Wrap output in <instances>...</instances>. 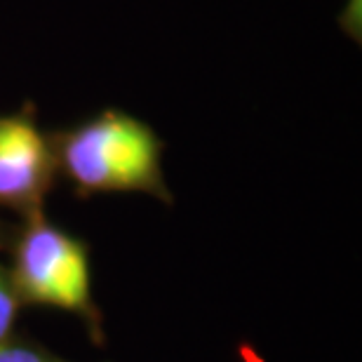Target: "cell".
Returning a JSON list of instances; mask_svg holds the SVG:
<instances>
[{
	"label": "cell",
	"mask_w": 362,
	"mask_h": 362,
	"mask_svg": "<svg viewBox=\"0 0 362 362\" xmlns=\"http://www.w3.org/2000/svg\"><path fill=\"white\" fill-rule=\"evenodd\" d=\"M57 170L52 139L28 111L0 115V205L24 212L42 207Z\"/></svg>",
	"instance_id": "obj_3"
},
{
	"label": "cell",
	"mask_w": 362,
	"mask_h": 362,
	"mask_svg": "<svg viewBox=\"0 0 362 362\" xmlns=\"http://www.w3.org/2000/svg\"><path fill=\"white\" fill-rule=\"evenodd\" d=\"M17 308H19V294L7 275L0 269V344H5L10 339L12 325L17 320Z\"/></svg>",
	"instance_id": "obj_4"
},
{
	"label": "cell",
	"mask_w": 362,
	"mask_h": 362,
	"mask_svg": "<svg viewBox=\"0 0 362 362\" xmlns=\"http://www.w3.org/2000/svg\"><path fill=\"white\" fill-rule=\"evenodd\" d=\"M12 285L21 299L69 313H92V273L85 245L45 219L42 207L26 212L14 247Z\"/></svg>",
	"instance_id": "obj_2"
},
{
	"label": "cell",
	"mask_w": 362,
	"mask_h": 362,
	"mask_svg": "<svg viewBox=\"0 0 362 362\" xmlns=\"http://www.w3.org/2000/svg\"><path fill=\"white\" fill-rule=\"evenodd\" d=\"M0 362H66V360L38 349V346L17 344L7 339L5 344H0Z\"/></svg>",
	"instance_id": "obj_5"
},
{
	"label": "cell",
	"mask_w": 362,
	"mask_h": 362,
	"mask_svg": "<svg viewBox=\"0 0 362 362\" xmlns=\"http://www.w3.org/2000/svg\"><path fill=\"white\" fill-rule=\"evenodd\" d=\"M57 168L81 193H148L170 200L163 141L146 122L122 111H101L52 141Z\"/></svg>",
	"instance_id": "obj_1"
}]
</instances>
